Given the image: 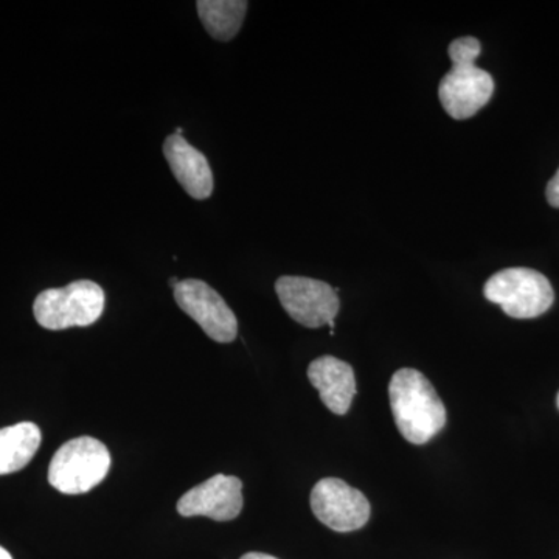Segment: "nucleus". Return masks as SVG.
<instances>
[{"label":"nucleus","instance_id":"obj_1","mask_svg":"<svg viewBox=\"0 0 559 559\" xmlns=\"http://www.w3.org/2000/svg\"><path fill=\"white\" fill-rule=\"evenodd\" d=\"M389 396L396 428L409 443H428L447 425L443 401L421 371H396L390 381Z\"/></svg>","mask_w":559,"mask_h":559},{"label":"nucleus","instance_id":"obj_2","mask_svg":"<svg viewBox=\"0 0 559 559\" xmlns=\"http://www.w3.org/2000/svg\"><path fill=\"white\" fill-rule=\"evenodd\" d=\"M481 51L480 40L463 36L450 44L452 68L440 81L439 98L448 116L466 120L488 105L495 94V80L487 70L477 68Z\"/></svg>","mask_w":559,"mask_h":559},{"label":"nucleus","instance_id":"obj_3","mask_svg":"<svg viewBox=\"0 0 559 559\" xmlns=\"http://www.w3.org/2000/svg\"><path fill=\"white\" fill-rule=\"evenodd\" d=\"M105 290L91 280H79L66 288L43 290L33 304V314L43 329L61 331L90 326L105 310Z\"/></svg>","mask_w":559,"mask_h":559},{"label":"nucleus","instance_id":"obj_4","mask_svg":"<svg viewBox=\"0 0 559 559\" xmlns=\"http://www.w3.org/2000/svg\"><path fill=\"white\" fill-rule=\"evenodd\" d=\"M108 448L92 437H79L55 452L49 484L62 495H83L100 485L110 469Z\"/></svg>","mask_w":559,"mask_h":559},{"label":"nucleus","instance_id":"obj_5","mask_svg":"<svg viewBox=\"0 0 559 559\" xmlns=\"http://www.w3.org/2000/svg\"><path fill=\"white\" fill-rule=\"evenodd\" d=\"M485 297L513 319H535L550 310L555 293L549 280L528 267H509L485 283Z\"/></svg>","mask_w":559,"mask_h":559},{"label":"nucleus","instance_id":"obj_6","mask_svg":"<svg viewBox=\"0 0 559 559\" xmlns=\"http://www.w3.org/2000/svg\"><path fill=\"white\" fill-rule=\"evenodd\" d=\"M275 290L290 319L307 329L330 325L340 312L336 289L320 280L285 275L275 283Z\"/></svg>","mask_w":559,"mask_h":559},{"label":"nucleus","instance_id":"obj_7","mask_svg":"<svg viewBox=\"0 0 559 559\" xmlns=\"http://www.w3.org/2000/svg\"><path fill=\"white\" fill-rule=\"evenodd\" d=\"M176 304L204 330L210 340L230 344L238 336V320L226 300L202 280H180L173 288Z\"/></svg>","mask_w":559,"mask_h":559},{"label":"nucleus","instance_id":"obj_8","mask_svg":"<svg viewBox=\"0 0 559 559\" xmlns=\"http://www.w3.org/2000/svg\"><path fill=\"white\" fill-rule=\"evenodd\" d=\"M311 510L322 524L340 533L362 528L371 513L369 499L336 477L316 484L311 491Z\"/></svg>","mask_w":559,"mask_h":559},{"label":"nucleus","instance_id":"obj_9","mask_svg":"<svg viewBox=\"0 0 559 559\" xmlns=\"http://www.w3.org/2000/svg\"><path fill=\"white\" fill-rule=\"evenodd\" d=\"M242 510V481L216 474L187 491L178 502L183 518L205 516L218 522L234 521Z\"/></svg>","mask_w":559,"mask_h":559},{"label":"nucleus","instance_id":"obj_10","mask_svg":"<svg viewBox=\"0 0 559 559\" xmlns=\"http://www.w3.org/2000/svg\"><path fill=\"white\" fill-rule=\"evenodd\" d=\"M164 156L186 193L193 200H207L213 193V173L207 157L191 146L180 134L165 139Z\"/></svg>","mask_w":559,"mask_h":559},{"label":"nucleus","instance_id":"obj_11","mask_svg":"<svg viewBox=\"0 0 559 559\" xmlns=\"http://www.w3.org/2000/svg\"><path fill=\"white\" fill-rule=\"evenodd\" d=\"M308 378L333 414H347L356 395L355 371L349 364L334 356H320L308 367Z\"/></svg>","mask_w":559,"mask_h":559},{"label":"nucleus","instance_id":"obj_12","mask_svg":"<svg viewBox=\"0 0 559 559\" xmlns=\"http://www.w3.org/2000/svg\"><path fill=\"white\" fill-rule=\"evenodd\" d=\"M40 430L24 421L0 429V476L17 473L28 465L40 447Z\"/></svg>","mask_w":559,"mask_h":559},{"label":"nucleus","instance_id":"obj_13","mask_svg":"<svg viewBox=\"0 0 559 559\" xmlns=\"http://www.w3.org/2000/svg\"><path fill=\"white\" fill-rule=\"evenodd\" d=\"M249 3L245 0H200L197 3L202 25L216 40H231L241 31Z\"/></svg>","mask_w":559,"mask_h":559},{"label":"nucleus","instance_id":"obj_14","mask_svg":"<svg viewBox=\"0 0 559 559\" xmlns=\"http://www.w3.org/2000/svg\"><path fill=\"white\" fill-rule=\"evenodd\" d=\"M546 198L551 207L559 209V168L547 183Z\"/></svg>","mask_w":559,"mask_h":559},{"label":"nucleus","instance_id":"obj_15","mask_svg":"<svg viewBox=\"0 0 559 559\" xmlns=\"http://www.w3.org/2000/svg\"><path fill=\"white\" fill-rule=\"evenodd\" d=\"M241 559H277V558L271 557V555L257 554V551H252V554H246L245 557H241Z\"/></svg>","mask_w":559,"mask_h":559},{"label":"nucleus","instance_id":"obj_16","mask_svg":"<svg viewBox=\"0 0 559 559\" xmlns=\"http://www.w3.org/2000/svg\"><path fill=\"white\" fill-rule=\"evenodd\" d=\"M0 559H13V558H11V555L9 554V551L3 549V547H0Z\"/></svg>","mask_w":559,"mask_h":559},{"label":"nucleus","instance_id":"obj_17","mask_svg":"<svg viewBox=\"0 0 559 559\" xmlns=\"http://www.w3.org/2000/svg\"><path fill=\"white\" fill-rule=\"evenodd\" d=\"M558 409H559V393H558Z\"/></svg>","mask_w":559,"mask_h":559}]
</instances>
